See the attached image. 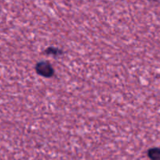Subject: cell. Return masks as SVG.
Here are the masks:
<instances>
[{
  "label": "cell",
  "mask_w": 160,
  "mask_h": 160,
  "mask_svg": "<svg viewBox=\"0 0 160 160\" xmlns=\"http://www.w3.org/2000/svg\"><path fill=\"white\" fill-rule=\"evenodd\" d=\"M151 1H158V0H151Z\"/></svg>",
  "instance_id": "obj_4"
},
{
  "label": "cell",
  "mask_w": 160,
  "mask_h": 160,
  "mask_svg": "<svg viewBox=\"0 0 160 160\" xmlns=\"http://www.w3.org/2000/svg\"><path fill=\"white\" fill-rule=\"evenodd\" d=\"M147 156L151 160H160V148H152L147 151Z\"/></svg>",
  "instance_id": "obj_2"
},
{
  "label": "cell",
  "mask_w": 160,
  "mask_h": 160,
  "mask_svg": "<svg viewBox=\"0 0 160 160\" xmlns=\"http://www.w3.org/2000/svg\"><path fill=\"white\" fill-rule=\"evenodd\" d=\"M35 70L37 73L44 78H51L54 75V70L51 64L47 61H41L35 66Z\"/></svg>",
  "instance_id": "obj_1"
},
{
  "label": "cell",
  "mask_w": 160,
  "mask_h": 160,
  "mask_svg": "<svg viewBox=\"0 0 160 160\" xmlns=\"http://www.w3.org/2000/svg\"><path fill=\"white\" fill-rule=\"evenodd\" d=\"M45 53L47 55H50V56H61L63 53L62 50L58 48H54V47H49L46 49L45 50Z\"/></svg>",
  "instance_id": "obj_3"
}]
</instances>
